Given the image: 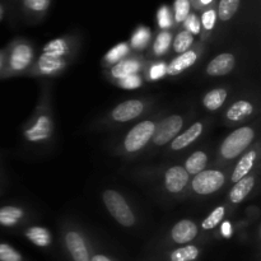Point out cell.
Here are the masks:
<instances>
[{
  "label": "cell",
  "instance_id": "ffe728a7",
  "mask_svg": "<svg viewBox=\"0 0 261 261\" xmlns=\"http://www.w3.org/2000/svg\"><path fill=\"white\" fill-rule=\"evenodd\" d=\"M64 65H65V61L61 56H56L47 53H43L40 56V61H38V69L43 74L55 73V71L60 70Z\"/></svg>",
  "mask_w": 261,
  "mask_h": 261
},
{
  "label": "cell",
  "instance_id": "f1b7e54d",
  "mask_svg": "<svg viewBox=\"0 0 261 261\" xmlns=\"http://www.w3.org/2000/svg\"><path fill=\"white\" fill-rule=\"evenodd\" d=\"M150 40V32L148 28H144V27H140L138 28L137 32L133 35L132 37V45L133 47L135 48H143L145 47V45H147L148 42H149Z\"/></svg>",
  "mask_w": 261,
  "mask_h": 261
},
{
  "label": "cell",
  "instance_id": "6da1fadb",
  "mask_svg": "<svg viewBox=\"0 0 261 261\" xmlns=\"http://www.w3.org/2000/svg\"><path fill=\"white\" fill-rule=\"evenodd\" d=\"M105 206L115 221L124 227H132L135 224V216L124 196L115 190H106L102 195Z\"/></svg>",
  "mask_w": 261,
  "mask_h": 261
},
{
  "label": "cell",
  "instance_id": "1f68e13d",
  "mask_svg": "<svg viewBox=\"0 0 261 261\" xmlns=\"http://www.w3.org/2000/svg\"><path fill=\"white\" fill-rule=\"evenodd\" d=\"M190 14V2L189 0H176L175 2V19L176 22H184Z\"/></svg>",
  "mask_w": 261,
  "mask_h": 261
},
{
  "label": "cell",
  "instance_id": "44dd1931",
  "mask_svg": "<svg viewBox=\"0 0 261 261\" xmlns=\"http://www.w3.org/2000/svg\"><path fill=\"white\" fill-rule=\"evenodd\" d=\"M208 165V155L203 150H196L185 162V170L189 175H198L199 172L205 170Z\"/></svg>",
  "mask_w": 261,
  "mask_h": 261
},
{
  "label": "cell",
  "instance_id": "d590c367",
  "mask_svg": "<svg viewBox=\"0 0 261 261\" xmlns=\"http://www.w3.org/2000/svg\"><path fill=\"white\" fill-rule=\"evenodd\" d=\"M172 23V18H171V12L167 7H162L158 10V24L161 28H168Z\"/></svg>",
  "mask_w": 261,
  "mask_h": 261
},
{
  "label": "cell",
  "instance_id": "cb8c5ba5",
  "mask_svg": "<svg viewBox=\"0 0 261 261\" xmlns=\"http://www.w3.org/2000/svg\"><path fill=\"white\" fill-rule=\"evenodd\" d=\"M200 255V251L194 245H185L173 250L170 255V261H195Z\"/></svg>",
  "mask_w": 261,
  "mask_h": 261
},
{
  "label": "cell",
  "instance_id": "4fadbf2b",
  "mask_svg": "<svg viewBox=\"0 0 261 261\" xmlns=\"http://www.w3.org/2000/svg\"><path fill=\"white\" fill-rule=\"evenodd\" d=\"M196 60H198V54H196L195 51L189 50L186 51V53L180 54L177 58L173 59L170 63V65L167 66L166 71H167V74H170V75L172 76L178 75V74H181L182 71H185L186 69L193 66L194 64L196 63Z\"/></svg>",
  "mask_w": 261,
  "mask_h": 261
},
{
  "label": "cell",
  "instance_id": "d4e9b609",
  "mask_svg": "<svg viewBox=\"0 0 261 261\" xmlns=\"http://www.w3.org/2000/svg\"><path fill=\"white\" fill-rule=\"evenodd\" d=\"M240 0H221L218 8V15L222 20H229L239 10Z\"/></svg>",
  "mask_w": 261,
  "mask_h": 261
},
{
  "label": "cell",
  "instance_id": "d6986e66",
  "mask_svg": "<svg viewBox=\"0 0 261 261\" xmlns=\"http://www.w3.org/2000/svg\"><path fill=\"white\" fill-rule=\"evenodd\" d=\"M24 216V212L18 206L5 205L0 208V226L14 227L20 222Z\"/></svg>",
  "mask_w": 261,
  "mask_h": 261
},
{
  "label": "cell",
  "instance_id": "74e56055",
  "mask_svg": "<svg viewBox=\"0 0 261 261\" xmlns=\"http://www.w3.org/2000/svg\"><path fill=\"white\" fill-rule=\"evenodd\" d=\"M216 20H217V13L214 12L213 9L206 10V12L203 14V17H201V24L204 25L205 30L209 31L214 27Z\"/></svg>",
  "mask_w": 261,
  "mask_h": 261
},
{
  "label": "cell",
  "instance_id": "9c48e42d",
  "mask_svg": "<svg viewBox=\"0 0 261 261\" xmlns=\"http://www.w3.org/2000/svg\"><path fill=\"white\" fill-rule=\"evenodd\" d=\"M65 245L74 261H89L88 249L84 239L81 233L75 231H70L65 234Z\"/></svg>",
  "mask_w": 261,
  "mask_h": 261
},
{
  "label": "cell",
  "instance_id": "60d3db41",
  "mask_svg": "<svg viewBox=\"0 0 261 261\" xmlns=\"http://www.w3.org/2000/svg\"><path fill=\"white\" fill-rule=\"evenodd\" d=\"M89 261H112V260L110 259V257L105 256V255L97 254V255H94L93 257H91V260Z\"/></svg>",
  "mask_w": 261,
  "mask_h": 261
},
{
  "label": "cell",
  "instance_id": "7c38bea8",
  "mask_svg": "<svg viewBox=\"0 0 261 261\" xmlns=\"http://www.w3.org/2000/svg\"><path fill=\"white\" fill-rule=\"evenodd\" d=\"M201 133H203V124H201L200 121L194 122L188 130H185L182 134H178L177 137L171 142V149L172 150L185 149L186 147L193 144V143L200 137Z\"/></svg>",
  "mask_w": 261,
  "mask_h": 261
},
{
  "label": "cell",
  "instance_id": "603a6c76",
  "mask_svg": "<svg viewBox=\"0 0 261 261\" xmlns=\"http://www.w3.org/2000/svg\"><path fill=\"white\" fill-rule=\"evenodd\" d=\"M140 69L139 61L137 60H122L116 63V65L112 68L111 74L116 79H124L126 76L137 74Z\"/></svg>",
  "mask_w": 261,
  "mask_h": 261
},
{
  "label": "cell",
  "instance_id": "b9f144b4",
  "mask_svg": "<svg viewBox=\"0 0 261 261\" xmlns=\"http://www.w3.org/2000/svg\"><path fill=\"white\" fill-rule=\"evenodd\" d=\"M3 15H4V9H3L2 4H0V20L3 19Z\"/></svg>",
  "mask_w": 261,
  "mask_h": 261
},
{
  "label": "cell",
  "instance_id": "7402d4cb",
  "mask_svg": "<svg viewBox=\"0 0 261 261\" xmlns=\"http://www.w3.org/2000/svg\"><path fill=\"white\" fill-rule=\"evenodd\" d=\"M228 92L224 88H217L208 92L203 98V105L208 111H217L223 106L224 101L227 99Z\"/></svg>",
  "mask_w": 261,
  "mask_h": 261
},
{
  "label": "cell",
  "instance_id": "3957f363",
  "mask_svg": "<svg viewBox=\"0 0 261 261\" xmlns=\"http://www.w3.org/2000/svg\"><path fill=\"white\" fill-rule=\"evenodd\" d=\"M155 132V124L153 121H142L135 125L126 134L124 140V147L126 152L134 153L143 149L149 143Z\"/></svg>",
  "mask_w": 261,
  "mask_h": 261
},
{
  "label": "cell",
  "instance_id": "484cf974",
  "mask_svg": "<svg viewBox=\"0 0 261 261\" xmlns=\"http://www.w3.org/2000/svg\"><path fill=\"white\" fill-rule=\"evenodd\" d=\"M194 42V36L191 35L189 31H181L177 36H176L175 41H173V48H175L176 53L182 54L189 51L190 46Z\"/></svg>",
  "mask_w": 261,
  "mask_h": 261
},
{
  "label": "cell",
  "instance_id": "5bb4252c",
  "mask_svg": "<svg viewBox=\"0 0 261 261\" xmlns=\"http://www.w3.org/2000/svg\"><path fill=\"white\" fill-rule=\"evenodd\" d=\"M256 158H257L256 150H250V152L245 153V154L241 157V160L237 162L236 167H234L233 172H232V176H231L232 182L236 184L237 181L242 180L244 177L249 176L250 171L252 170L255 162H256Z\"/></svg>",
  "mask_w": 261,
  "mask_h": 261
},
{
  "label": "cell",
  "instance_id": "836d02e7",
  "mask_svg": "<svg viewBox=\"0 0 261 261\" xmlns=\"http://www.w3.org/2000/svg\"><path fill=\"white\" fill-rule=\"evenodd\" d=\"M184 23H185L186 31H189L193 36L200 32V20L195 14H189L188 18L184 20Z\"/></svg>",
  "mask_w": 261,
  "mask_h": 261
},
{
  "label": "cell",
  "instance_id": "ee69618b",
  "mask_svg": "<svg viewBox=\"0 0 261 261\" xmlns=\"http://www.w3.org/2000/svg\"><path fill=\"white\" fill-rule=\"evenodd\" d=\"M2 65H3V56L2 54H0V69H2Z\"/></svg>",
  "mask_w": 261,
  "mask_h": 261
},
{
  "label": "cell",
  "instance_id": "8992f818",
  "mask_svg": "<svg viewBox=\"0 0 261 261\" xmlns=\"http://www.w3.org/2000/svg\"><path fill=\"white\" fill-rule=\"evenodd\" d=\"M144 111V103L139 99H129L117 105L112 110V119L117 122H127L137 119Z\"/></svg>",
  "mask_w": 261,
  "mask_h": 261
},
{
  "label": "cell",
  "instance_id": "30bf717a",
  "mask_svg": "<svg viewBox=\"0 0 261 261\" xmlns=\"http://www.w3.org/2000/svg\"><path fill=\"white\" fill-rule=\"evenodd\" d=\"M33 58L32 48L24 43H19V45L14 46L9 55V60H8V66L10 70L13 71H22L27 68L31 64Z\"/></svg>",
  "mask_w": 261,
  "mask_h": 261
},
{
  "label": "cell",
  "instance_id": "277c9868",
  "mask_svg": "<svg viewBox=\"0 0 261 261\" xmlns=\"http://www.w3.org/2000/svg\"><path fill=\"white\" fill-rule=\"evenodd\" d=\"M224 181H226V177L221 171L204 170L195 175L191 186H193V190L199 195H211L224 185Z\"/></svg>",
  "mask_w": 261,
  "mask_h": 261
},
{
  "label": "cell",
  "instance_id": "9a60e30c",
  "mask_svg": "<svg viewBox=\"0 0 261 261\" xmlns=\"http://www.w3.org/2000/svg\"><path fill=\"white\" fill-rule=\"evenodd\" d=\"M255 186V177L254 176H246L242 180L237 181L233 185V188L231 189V193H229V201L233 204H239L241 201H244L247 198L250 193L252 191Z\"/></svg>",
  "mask_w": 261,
  "mask_h": 261
},
{
  "label": "cell",
  "instance_id": "8d00e7d4",
  "mask_svg": "<svg viewBox=\"0 0 261 261\" xmlns=\"http://www.w3.org/2000/svg\"><path fill=\"white\" fill-rule=\"evenodd\" d=\"M120 86H121L122 88L126 89L138 88V87L142 86V79H140V76H138L137 74H133V75L126 76V78L120 79Z\"/></svg>",
  "mask_w": 261,
  "mask_h": 261
},
{
  "label": "cell",
  "instance_id": "8fae6325",
  "mask_svg": "<svg viewBox=\"0 0 261 261\" xmlns=\"http://www.w3.org/2000/svg\"><path fill=\"white\" fill-rule=\"evenodd\" d=\"M236 65V59L232 54L224 53L216 56L206 66V74L211 76H223L231 73Z\"/></svg>",
  "mask_w": 261,
  "mask_h": 261
},
{
  "label": "cell",
  "instance_id": "e0dca14e",
  "mask_svg": "<svg viewBox=\"0 0 261 261\" xmlns=\"http://www.w3.org/2000/svg\"><path fill=\"white\" fill-rule=\"evenodd\" d=\"M48 135H50V120L46 116H41L38 121L25 133V138L30 142L45 140L47 139Z\"/></svg>",
  "mask_w": 261,
  "mask_h": 261
},
{
  "label": "cell",
  "instance_id": "ac0fdd59",
  "mask_svg": "<svg viewBox=\"0 0 261 261\" xmlns=\"http://www.w3.org/2000/svg\"><path fill=\"white\" fill-rule=\"evenodd\" d=\"M25 237L32 242L35 246L47 247L51 244V233L47 228L40 226H32L25 229Z\"/></svg>",
  "mask_w": 261,
  "mask_h": 261
},
{
  "label": "cell",
  "instance_id": "52a82bcc",
  "mask_svg": "<svg viewBox=\"0 0 261 261\" xmlns=\"http://www.w3.org/2000/svg\"><path fill=\"white\" fill-rule=\"evenodd\" d=\"M190 175L182 166H173L165 173V186L170 193L178 194L185 190L189 184Z\"/></svg>",
  "mask_w": 261,
  "mask_h": 261
},
{
  "label": "cell",
  "instance_id": "2e32d148",
  "mask_svg": "<svg viewBox=\"0 0 261 261\" xmlns=\"http://www.w3.org/2000/svg\"><path fill=\"white\" fill-rule=\"evenodd\" d=\"M252 112H254V106H252L251 102L246 101V99H240V101L234 102L228 109L227 119L233 122L242 121L246 117H249Z\"/></svg>",
  "mask_w": 261,
  "mask_h": 261
},
{
  "label": "cell",
  "instance_id": "7a4b0ae2",
  "mask_svg": "<svg viewBox=\"0 0 261 261\" xmlns=\"http://www.w3.org/2000/svg\"><path fill=\"white\" fill-rule=\"evenodd\" d=\"M255 138V130L250 126H242L232 132L221 145V154L224 160H233L249 148Z\"/></svg>",
  "mask_w": 261,
  "mask_h": 261
},
{
  "label": "cell",
  "instance_id": "f546056e",
  "mask_svg": "<svg viewBox=\"0 0 261 261\" xmlns=\"http://www.w3.org/2000/svg\"><path fill=\"white\" fill-rule=\"evenodd\" d=\"M22 255L5 242H0V261H22Z\"/></svg>",
  "mask_w": 261,
  "mask_h": 261
},
{
  "label": "cell",
  "instance_id": "ba28073f",
  "mask_svg": "<svg viewBox=\"0 0 261 261\" xmlns=\"http://www.w3.org/2000/svg\"><path fill=\"white\" fill-rule=\"evenodd\" d=\"M199 228L196 223L190 219H182L178 221L171 229V239L175 244L185 245L190 244L196 236H198Z\"/></svg>",
  "mask_w": 261,
  "mask_h": 261
},
{
  "label": "cell",
  "instance_id": "4dcf8cb0",
  "mask_svg": "<svg viewBox=\"0 0 261 261\" xmlns=\"http://www.w3.org/2000/svg\"><path fill=\"white\" fill-rule=\"evenodd\" d=\"M66 48H68V46H66L65 41L59 38V40H54L51 41V42H48L47 45L45 46V48H43V53L53 54V55L61 56V58H63L66 54Z\"/></svg>",
  "mask_w": 261,
  "mask_h": 261
},
{
  "label": "cell",
  "instance_id": "ab89813d",
  "mask_svg": "<svg viewBox=\"0 0 261 261\" xmlns=\"http://www.w3.org/2000/svg\"><path fill=\"white\" fill-rule=\"evenodd\" d=\"M222 232H223V234L226 237H228L229 234H231L232 232V228H231V224L228 223V222H226V223H223V226H222Z\"/></svg>",
  "mask_w": 261,
  "mask_h": 261
},
{
  "label": "cell",
  "instance_id": "d6a6232c",
  "mask_svg": "<svg viewBox=\"0 0 261 261\" xmlns=\"http://www.w3.org/2000/svg\"><path fill=\"white\" fill-rule=\"evenodd\" d=\"M129 51L126 43H119V45L115 46L112 50H110L106 55V60L109 63H119V60H121L125 55Z\"/></svg>",
  "mask_w": 261,
  "mask_h": 261
},
{
  "label": "cell",
  "instance_id": "e575fe53",
  "mask_svg": "<svg viewBox=\"0 0 261 261\" xmlns=\"http://www.w3.org/2000/svg\"><path fill=\"white\" fill-rule=\"evenodd\" d=\"M51 0H23L25 7L32 12H43L48 8Z\"/></svg>",
  "mask_w": 261,
  "mask_h": 261
},
{
  "label": "cell",
  "instance_id": "7bdbcfd3",
  "mask_svg": "<svg viewBox=\"0 0 261 261\" xmlns=\"http://www.w3.org/2000/svg\"><path fill=\"white\" fill-rule=\"evenodd\" d=\"M200 2H201V4L206 5V4H209V3H212V2H213V0H200Z\"/></svg>",
  "mask_w": 261,
  "mask_h": 261
},
{
  "label": "cell",
  "instance_id": "83f0119b",
  "mask_svg": "<svg viewBox=\"0 0 261 261\" xmlns=\"http://www.w3.org/2000/svg\"><path fill=\"white\" fill-rule=\"evenodd\" d=\"M171 42H172V35L170 32H167V31L161 32L157 36V38H155L154 45H153V51H154L155 55H163L168 50Z\"/></svg>",
  "mask_w": 261,
  "mask_h": 261
},
{
  "label": "cell",
  "instance_id": "f35d334b",
  "mask_svg": "<svg viewBox=\"0 0 261 261\" xmlns=\"http://www.w3.org/2000/svg\"><path fill=\"white\" fill-rule=\"evenodd\" d=\"M165 71H166V68L163 64H161V65H154L152 68V70H150V78L158 79L160 76H162L163 74H165Z\"/></svg>",
  "mask_w": 261,
  "mask_h": 261
},
{
  "label": "cell",
  "instance_id": "5b68a950",
  "mask_svg": "<svg viewBox=\"0 0 261 261\" xmlns=\"http://www.w3.org/2000/svg\"><path fill=\"white\" fill-rule=\"evenodd\" d=\"M184 125V119L180 115H171L166 117L158 126H155V132L153 134V143L155 145H165L172 142Z\"/></svg>",
  "mask_w": 261,
  "mask_h": 261
},
{
  "label": "cell",
  "instance_id": "4316f807",
  "mask_svg": "<svg viewBox=\"0 0 261 261\" xmlns=\"http://www.w3.org/2000/svg\"><path fill=\"white\" fill-rule=\"evenodd\" d=\"M224 213H226L224 206H218V208H216L205 219H204L203 223H201V228H203L204 231H209V229L216 228V227L219 226V223L223 221Z\"/></svg>",
  "mask_w": 261,
  "mask_h": 261
}]
</instances>
